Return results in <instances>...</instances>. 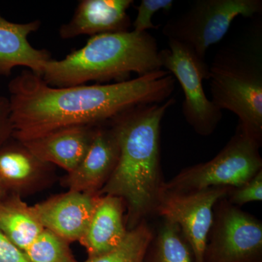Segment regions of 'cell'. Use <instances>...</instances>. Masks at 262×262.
Segmentation results:
<instances>
[{
    "mask_svg": "<svg viewBox=\"0 0 262 262\" xmlns=\"http://www.w3.org/2000/svg\"><path fill=\"white\" fill-rule=\"evenodd\" d=\"M176 79L160 70L108 84L54 88L24 70L8 84L12 137L31 140L72 126H97L140 105L170 98Z\"/></svg>",
    "mask_w": 262,
    "mask_h": 262,
    "instance_id": "1",
    "label": "cell"
},
{
    "mask_svg": "<svg viewBox=\"0 0 262 262\" xmlns=\"http://www.w3.org/2000/svg\"><path fill=\"white\" fill-rule=\"evenodd\" d=\"M175 102V98H170L161 103L140 105L110 121L118 139L120 157L98 195L122 199L127 210V231L156 215L165 183L161 169V122Z\"/></svg>",
    "mask_w": 262,
    "mask_h": 262,
    "instance_id": "2",
    "label": "cell"
},
{
    "mask_svg": "<svg viewBox=\"0 0 262 262\" xmlns=\"http://www.w3.org/2000/svg\"><path fill=\"white\" fill-rule=\"evenodd\" d=\"M160 51L156 39L148 32L98 34L63 59L50 60L41 77L54 88L82 85L91 81L122 82L131 73L142 76L163 70Z\"/></svg>",
    "mask_w": 262,
    "mask_h": 262,
    "instance_id": "3",
    "label": "cell"
},
{
    "mask_svg": "<svg viewBox=\"0 0 262 262\" xmlns=\"http://www.w3.org/2000/svg\"><path fill=\"white\" fill-rule=\"evenodd\" d=\"M208 80L215 106L237 115L238 126L262 143L261 24L217 52Z\"/></svg>",
    "mask_w": 262,
    "mask_h": 262,
    "instance_id": "4",
    "label": "cell"
},
{
    "mask_svg": "<svg viewBox=\"0 0 262 262\" xmlns=\"http://www.w3.org/2000/svg\"><path fill=\"white\" fill-rule=\"evenodd\" d=\"M261 144L237 126L234 135L216 156L206 163L183 169L164 183L163 190L184 193L241 187L262 170Z\"/></svg>",
    "mask_w": 262,
    "mask_h": 262,
    "instance_id": "5",
    "label": "cell"
},
{
    "mask_svg": "<svg viewBox=\"0 0 262 262\" xmlns=\"http://www.w3.org/2000/svg\"><path fill=\"white\" fill-rule=\"evenodd\" d=\"M261 11V0H196L165 24L163 34L206 62L208 48L225 37L234 19L251 18Z\"/></svg>",
    "mask_w": 262,
    "mask_h": 262,
    "instance_id": "6",
    "label": "cell"
},
{
    "mask_svg": "<svg viewBox=\"0 0 262 262\" xmlns=\"http://www.w3.org/2000/svg\"><path fill=\"white\" fill-rule=\"evenodd\" d=\"M162 67L178 81L184 93L182 113L196 134L211 135L222 118V111L208 98L203 80H208L209 67L182 44L168 40V48L160 51Z\"/></svg>",
    "mask_w": 262,
    "mask_h": 262,
    "instance_id": "7",
    "label": "cell"
},
{
    "mask_svg": "<svg viewBox=\"0 0 262 262\" xmlns=\"http://www.w3.org/2000/svg\"><path fill=\"white\" fill-rule=\"evenodd\" d=\"M204 262H262L261 221L229 203L215 204Z\"/></svg>",
    "mask_w": 262,
    "mask_h": 262,
    "instance_id": "8",
    "label": "cell"
},
{
    "mask_svg": "<svg viewBox=\"0 0 262 262\" xmlns=\"http://www.w3.org/2000/svg\"><path fill=\"white\" fill-rule=\"evenodd\" d=\"M229 189L230 187H214L184 193L163 190L156 215L178 226L192 250L194 262H204L214 207L227 196Z\"/></svg>",
    "mask_w": 262,
    "mask_h": 262,
    "instance_id": "9",
    "label": "cell"
},
{
    "mask_svg": "<svg viewBox=\"0 0 262 262\" xmlns=\"http://www.w3.org/2000/svg\"><path fill=\"white\" fill-rule=\"evenodd\" d=\"M119 157L118 139L110 121L97 125L83 159L62 178V186L70 191L98 195L115 171Z\"/></svg>",
    "mask_w": 262,
    "mask_h": 262,
    "instance_id": "10",
    "label": "cell"
},
{
    "mask_svg": "<svg viewBox=\"0 0 262 262\" xmlns=\"http://www.w3.org/2000/svg\"><path fill=\"white\" fill-rule=\"evenodd\" d=\"M56 178L54 165L39 160L21 141L11 137L0 144V184L8 194H34Z\"/></svg>",
    "mask_w": 262,
    "mask_h": 262,
    "instance_id": "11",
    "label": "cell"
},
{
    "mask_svg": "<svg viewBox=\"0 0 262 262\" xmlns=\"http://www.w3.org/2000/svg\"><path fill=\"white\" fill-rule=\"evenodd\" d=\"M98 196L69 190L31 207L43 228L72 243L84 235Z\"/></svg>",
    "mask_w": 262,
    "mask_h": 262,
    "instance_id": "12",
    "label": "cell"
},
{
    "mask_svg": "<svg viewBox=\"0 0 262 262\" xmlns=\"http://www.w3.org/2000/svg\"><path fill=\"white\" fill-rule=\"evenodd\" d=\"M133 0H82L72 18L59 29L62 39L127 32L130 19L127 11Z\"/></svg>",
    "mask_w": 262,
    "mask_h": 262,
    "instance_id": "13",
    "label": "cell"
},
{
    "mask_svg": "<svg viewBox=\"0 0 262 262\" xmlns=\"http://www.w3.org/2000/svg\"><path fill=\"white\" fill-rule=\"evenodd\" d=\"M41 26L39 20L16 24L5 19L0 13V76H9L15 67H27L38 76L52 59L47 50L37 49L28 37Z\"/></svg>",
    "mask_w": 262,
    "mask_h": 262,
    "instance_id": "14",
    "label": "cell"
},
{
    "mask_svg": "<svg viewBox=\"0 0 262 262\" xmlns=\"http://www.w3.org/2000/svg\"><path fill=\"white\" fill-rule=\"evenodd\" d=\"M95 127H63L21 142L39 160L60 167L69 173L77 168L87 153L94 137Z\"/></svg>",
    "mask_w": 262,
    "mask_h": 262,
    "instance_id": "15",
    "label": "cell"
},
{
    "mask_svg": "<svg viewBox=\"0 0 262 262\" xmlns=\"http://www.w3.org/2000/svg\"><path fill=\"white\" fill-rule=\"evenodd\" d=\"M125 208V203L118 196H98L89 227L79 241L89 258L113 251L125 239L128 232L124 217Z\"/></svg>",
    "mask_w": 262,
    "mask_h": 262,
    "instance_id": "16",
    "label": "cell"
},
{
    "mask_svg": "<svg viewBox=\"0 0 262 262\" xmlns=\"http://www.w3.org/2000/svg\"><path fill=\"white\" fill-rule=\"evenodd\" d=\"M43 229L21 196L8 194L0 201V231L23 252Z\"/></svg>",
    "mask_w": 262,
    "mask_h": 262,
    "instance_id": "17",
    "label": "cell"
},
{
    "mask_svg": "<svg viewBox=\"0 0 262 262\" xmlns=\"http://www.w3.org/2000/svg\"><path fill=\"white\" fill-rule=\"evenodd\" d=\"M144 262H194V258L178 226L163 220L154 230Z\"/></svg>",
    "mask_w": 262,
    "mask_h": 262,
    "instance_id": "18",
    "label": "cell"
},
{
    "mask_svg": "<svg viewBox=\"0 0 262 262\" xmlns=\"http://www.w3.org/2000/svg\"><path fill=\"white\" fill-rule=\"evenodd\" d=\"M154 229L147 221L127 232L123 241L113 251L83 262H144Z\"/></svg>",
    "mask_w": 262,
    "mask_h": 262,
    "instance_id": "19",
    "label": "cell"
},
{
    "mask_svg": "<svg viewBox=\"0 0 262 262\" xmlns=\"http://www.w3.org/2000/svg\"><path fill=\"white\" fill-rule=\"evenodd\" d=\"M70 243L44 229L24 251L29 262H77Z\"/></svg>",
    "mask_w": 262,
    "mask_h": 262,
    "instance_id": "20",
    "label": "cell"
},
{
    "mask_svg": "<svg viewBox=\"0 0 262 262\" xmlns=\"http://www.w3.org/2000/svg\"><path fill=\"white\" fill-rule=\"evenodd\" d=\"M172 0H142L137 8V15L133 26L136 32H146L158 28L151 21L152 17L160 10H170L173 7Z\"/></svg>",
    "mask_w": 262,
    "mask_h": 262,
    "instance_id": "21",
    "label": "cell"
},
{
    "mask_svg": "<svg viewBox=\"0 0 262 262\" xmlns=\"http://www.w3.org/2000/svg\"><path fill=\"white\" fill-rule=\"evenodd\" d=\"M226 199L235 206L262 201V170L238 187L230 188Z\"/></svg>",
    "mask_w": 262,
    "mask_h": 262,
    "instance_id": "22",
    "label": "cell"
},
{
    "mask_svg": "<svg viewBox=\"0 0 262 262\" xmlns=\"http://www.w3.org/2000/svg\"><path fill=\"white\" fill-rule=\"evenodd\" d=\"M0 262H29L21 250L0 231Z\"/></svg>",
    "mask_w": 262,
    "mask_h": 262,
    "instance_id": "23",
    "label": "cell"
},
{
    "mask_svg": "<svg viewBox=\"0 0 262 262\" xmlns=\"http://www.w3.org/2000/svg\"><path fill=\"white\" fill-rule=\"evenodd\" d=\"M12 134L13 127L10 121L9 99L0 96V144L10 139Z\"/></svg>",
    "mask_w": 262,
    "mask_h": 262,
    "instance_id": "24",
    "label": "cell"
},
{
    "mask_svg": "<svg viewBox=\"0 0 262 262\" xmlns=\"http://www.w3.org/2000/svg\"><path fill=\"white\" fill-rule=\"evenodd\" d=\"M7 194H8V193H7L6 191L5 190L4 188L2 187L1 184H0V201H1L3 198H4Z\"/></svg>",
    "mask_w": 262,
    "mask_h": 262,
    "instance_id": "25",
    "label": "cell"
}]
</instances>
